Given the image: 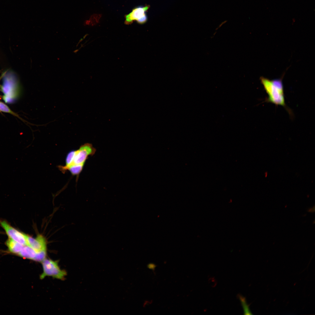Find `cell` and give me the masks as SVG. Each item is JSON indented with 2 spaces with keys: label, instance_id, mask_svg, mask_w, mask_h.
<instances>
[{
  "label": "cell",
  "instance_id": "6da1fadb",
  "mask_svg": "<svg viewBox=\"0 0 315 315\" xmlns=\"http://www.w3.org/2000/svg\"><path fill=\"white\" fill-rule=\"evenodd\" d=\"M261 83L267 93L268 97L265 102L283 106L289 114L290 110L287 107L285 102L284 89L282 80H270L263 77L260 78Z\"/></svg>",
  "mask_w": 315,
  "mask_h": 315
},
{
  "label": "cell",
  "instance_id": "7a4b0ae2",
  "mask_svg": "<svg viewBox=\"0 0 315 315\" xmlns=\"http://www.w3.org/2000/svg\"><path fill=\"white\" fill-rule=\"evenodd\" d=\"M42 262L43 272L40 275L41 279H43L46 276L61 280L64 278L66 273L60 268L58 262L45 258Z\"/></svg>",
  "mask_w": 315,
  "mask_h": 315
},
{
  "label": "cell",
  "instance_id": "3957f363",
  "mask_svg": "<svg viewBox=\"0 0 315 315\" xmlns=\"http://www.w3.org/2000/svg\"><path fill=\"white\" fill-rule=\"evenodd\" d=\"M149 8V6L147 5L135 8L130 13L126 15L125 23L129 24L135 20L140 24L144 23L147 20L146 12Z\"/></svg>",
  "mask_w": 315,
  "mask_h": 315
},
{
  "label": "cell",
  "instance_id": "277c9868",
  "mask_svg": "<svg viewBox=\"0 0 315 315\" xmlns=\"http://www.w3.org/2000/svg\"><path fill=\"white\" fill-rule=\"evenodd\" d=\"M3 85L1 90L5 94L4 99L5 100L7 98L11 99L13 97L12 95L15 93L17 89V83L14 74L12 72H8L5 74Z\"/></svg>",
  "mask_w": 315,
  "mask_h": 315
},
{
  "label": "cell",
  "instance_id": "5b68a950",
  "mask_svg": "<svg viewBox=\"0 0 315 315\" xmlns=\"http://www.w3.org/2000/svg\"><path fill=\"white\" fill-rule=\"evenodd\" d=\"M96 151V149L91 144L86 143L81 145L76 150L73 164H84L88 157L93 155Z\"/></svg>",
  "mask_w": 315,
  "mask_h": 315
},
{
  "label": "cell",
  "instance_id": "8992f818",
  "mask_svg": "<svg viewBox=\"0 0 315 315\" xmlns=\"http://www.w3.org/2000/svg\"><path fill=\"white\" fill-rule=\"evenodd\" d=\"M0 224L9 238L24 246L26 245L24 234L12 227L5 220H0Z\"/></svg>",
  "mask_w": 315,
  "mask_h": 315
},
{
  "label": "cell",
  "instance_id": "52a82bcc",
  "mask_svg": "<svg viewBox=\"0 0 315 315\" xmlns=\"http://www.w3.org/2000/svg\"><path fill=\"white\" fill-rule=\"evenodd\" d=\"M26 245L32 248L36 252L46 250V243L45 239L39 235L33 238L24 234Z\"/></svg>",
  "mask_w": 315,
  "mask_h": 315
},
{
  "label": "cell",
  "instance_id": "ba28073f",
  "mask_svg": "<svg viewBox=\"0 0 315 315\" xmlns=\"http://www.w3.org/2000/svg\"><path fill=\"white\" fill-rule=\"evenodd\" d=\"M84 164H73L67 167L60 165L58 167L59 169L63 173H64L66 171L69 170L72 175L77 176L81 172Z\"/></svg>",
  "mask_w": 315,
  "mask_h": 315
},
{
  "label": "cell",
  "instance_id": "9c48e42d",
  "mask_svg": "<svg viewBox=\"0 0 315 315\" xmlns=\"http://www.w3.org/2000/svg\"><path fill=\"white\" fill-rule=\"evenodd\" d=\"M6 244L10 252L17 254L21 251L24 246L10 238L7 239Z\"/></svg>",
  "mask_w": 315,
  "mask_h": 315
},
{
  "label": "cell",
  "instance_id": "30bf717a",
  "mask_svg": "<svg viewBox=\"0 0 315 315\" xmlns=\"http://www.w3.org/2000/svg\"><path fill=\"white\" fill-rule=\"evenodd\" d=\"M36 253L32 248L26 245L24 246L18 255L23 258L33 260Z\"/></svg>",
  "mask_w": 315,
  "mask_h": 315
},
{
  "label": "cell",
  "instance_id": "8fae6325",
  "mask_svg": "<svg viewBox=\"0 0 315 315\" xmlns=\"http://www.w3.org/2000/svg\"><path fill=\"white\" fill-rule=\"evenodd\" d=\"M75 153L76 150H72L67 154L65 159L66 165L64 166L67 167L73 164Z\"/></svg>",
  "mask_w": 315,
  "mask_h": 315
},
{
  "label": "cell",
  "instance_id": "7c38bea8",
  "mask_svg": "<svg viewBox=\"0 0 315 315\" xmlns=\"http://www.w3.org/2000/svg\"><path fill=\"white\" fill-rule=\"evenodd\" d=\"M238 297L243 307L244 314L248 315L252 314V313L249 309V306L248 305L246 302L245 298L240 295Z\"/></svg>",
  "mask_w": 315,
  "mask_h": 315
},
{
  "label": "cell",
  "instance_id": "4fadbf2b",
  "mask_svg": "<svg viewBox=\"0 0 315 315\" xmlns=\"http://www.w3.org/2000/svg\"><path fill=\"white\" fill-rule=\"evenodd\" d=\"M46 251H43L36 252L33 260L37 262H42L46 258Z\"/></svg>",
  "mask_w": 315,
  "mask_h": 315
},
{
  "label": "cell",
  "instance_id": "5bb4252c",
  "mask_svg": "<svg viewBox=\"0 0 315 315\" xmlns=\"http://www.w3.org/2000/svg\"><path fill=\"white\" fill-rule=\"evenodd\" d=\"M0 111L8 113L15 116L16 114L11 111L6 104L0 101Z\"/></svg>",
  "mask_w": 315,
  "mask_h": 315
},
{
  "label": "cell",
  "instance_id": "9a60e30c",
  "mask_svg": "<svg viewBox=\"0 0 315 315\" xmlns=\"http://www.w3.org/2000/svg\"><path fill=\"white\" fill-rule=\"evenodd\" d=\"M148 268L150 269L153 270L156 267V265L153 263H150L148 265Z\"/></svg>",
  "mask_w": 315,
  "mask_h": 315
},
{
  "label": "cell",
  "instance_id": "2e32d148",
  "mask_svg": "<svg viewBox=\"0 0 315 315\" xmlns=\"http://www.w3.org/2000/svg\"><path fill=\"white\" fill-rule=\"evenodd\" d=\"M5 73H6V72H5V73H4L2 74V75L0 77V80H1V78L4 76V74H5Z\"/></svg>",
  "mask_w": 315,
  "mask_h": 315
}]
</instances>
